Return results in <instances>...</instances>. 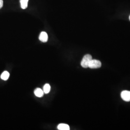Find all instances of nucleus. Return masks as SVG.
Returning a JSON list of instances; mask_svg holds the SVG:
<instances>
[{
    "label": "nucleus",
    "instance_id": "f03ea898",
    "mask_svg": "<svg viewBox=\"0 0 130 130\" xmlns=\"http://www.w3.org/2000/svg\"><path fill=\"white\" fill-rule=\"evenodd\" d=\"M101 62L96 59H92L89 62L88 68L90 69H98L101 67Z\"/></svg>",
    "mask_w": 130,
    "mask_h": 130
},
{
    "label": "nucleus",
    "instance_id": "7ed1b4c3",
    "mask_svg": "<svg viewBox=\"0 0 130 130\" xmlns=\"http://www.w3.org/2000/svg\"><path fill=\"white\" fill-rule=\"evenodd\" d=\"M121 98L125 101H130V91H123L121 93Z\"/></svg>",
    "mask_w": 130,
    "mask_h": 130
},
{
    "label": "nucleus",
    "instance_id": "0eeeda50",
    "mask_svg": "<svg viewBox=\"0 0 130 130\" xmlns=\"http://www.w3.org/2000/svg\"><path fill=\"white\" fill-rule=\"evenodd\" d=\"M28 0H20L21 7L23 9H25L28 7Z\"/></svg>",
    "mask_w": 130,
    "mask_h": 130
},
{
    "label": "nucleus",
    "instance_id": "39448f33",
    "mask_svg": "<svg viewBox=\"0 0 130 130\" xmlns=\"http://www.w3.org/2000/svg\"><path fill=\"white\" fill-rule=\"evenodd\" d=\"M34 94L38 98H42L44 94V92L41 89L37 88L34 90Z\"/></svg>",
    "mask_w": 130,
    "mask_h": 130
},
{
    "label": "nucleus",
    "instance_id": "9b49d317",
    "mask_svg": "<svg viewBox=\"0 0 130 130\" xmlns=\"http://www.w3.org/2000/svg\"><path fill=\"white\" fill-rule=\"evenodd\" d=\"M129 19H130V17H129Z\"/></svg>",
    "mask_w": 130,
    "mask_h": 130
},
{
    "label": "nucleus",
    "instance_id": "f257e3e1",
    "mask_svg": "<svg viewBox=\"0 0 130 130\" xmlns=\"http://www.w3.org/2000/svg\"><path fill=\"white\" fill-rule=\"evenodd\" d=\"M92 59V56L90 55H86L84 56L82 60L81 61L80 65L84 68H88L89 64L90 61Z\"/></svg>",
    "mask_w": 130,
    "mask_h": 130
},
{
    "label": "nucleus",
    "instance_id": "423d86ee",
    "mask_svg": "<svg viewBox=\"0 0 130 130\" xmlns=\"http://www.w3.org/2000/svg\"><path fill=\"white\" fill-rule=\"evenodd\" d=\"M57 129L59 130H70V126L67 124H59L57 126Z\"/></svg>",
    "mask_w": 130,
    "mask_h": 130
},
{
    "label": "nucleus",
    "instance_id": "6e6552de",
    "mask_svg": "<svg viewBox=\"0 0 130 130\" xmlns=\"http://www.w3.org/2000/svg\"><path fill=\"white\" fill-rule=\"evenodd\" d=\"M9 73L8 71H5L1 75V79H3L4 80H6L8 79L9 78Z\"/></svg>",
    "mask_w": 130,
    "mask_h": 130
},
{
    "label": "nucleus",
    "instance_id": "9d476101",
    "mask_svg": "<svg viewBox=\"0 0 130 130\" xmlns=\"http://www.w3.org/2000/svg\"><path fill=\"white\" fill-rule=\"evenodd\" d=\"M3 0H0V9H1L3 6Z\"/></svg>",
    "mask_w": 130,
    "mask_h": 130
},
{
    "label": "nucleus",
    "instance_id": "1a4fd4ad",
    "mask_svg": "<svg viewBox=\"0 0 130 130\" xmlns=\"http://www.w3.org/2000/svg\"><path fill=\"white\" fill-rule=\"evenodd\" d=\"M50 89H51L50 85L49 84H45L43 86V91L44 92V93L47 94V93H49V92L50 91Z\"/></svg>",
    "mask_w": 130,
    "mask_h": 130
},
{
    "label": "nucleus",
    "instance_id": "20e7f679",
    "mask_svg": "<svg viewBox=\"0 0 130 130\" xmlns=\"http://www.w3.org/2000/svg\"><path fill=\"white\" fill-rule=\"evenodd\" d=\"M48 39V36L46 32L44 31H42L41 33L40 36H39V40L41 42H47Z\"/></svg>",
    "mask_w": 130,
    "mask_h": 130
}]
</instances>
